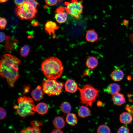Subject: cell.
Instances as JSON below:
<instances>
[{"label":"cell","instance_id":"obj_1","mask_svg":"<svg viewBox=\"0 0 133 133\" xmlns=\"http://www.w3.org/2000/svg\"><path fill=\"white\" fill-rule=\"evenodd\" d=\"M20 63L19 59L10 54H4L1 57L0 76L6 79L10 88L14 87L15 83L19 77L18 66Z\"/></svg>","mask_w":133,"mask_h":133},{"label":"cell","instance_id":"obj_2","mask_svg":"<svg viewBox=\"0 0 133 133\" xmlns=\"http://www.w3.org/2000/svg\"><path fill=\"white\" fill-rule=\"evenodd\" d=\"M44 75L48 79H56L59 78L63 71L62 63L58 58L51 57L44 60L41 65Z\"/></svg>","mask_w":133,"mask_h":133},{"label":"cell","instance_id":"obj_3","mask_svg":"<svg viewBox=\"0 0 133 133\" xmlns=\"http://www.w3.org/2000/svg\"><path fill=\"white\" fill-rule=\"evenodd\" d=\"M18 104L14 106L16 112L20 117L25 118L33 115L36 112V106L33 103L34 101L31 97L28 96H21L17 99Z\"/></svg>","mask_w":133,"mask_h":133},{"label":"cell","instance_id":"obj_4","mask_svg":"<svg viewBox=\"0 0 133 133\" xmlns=\"http://www.w3.org/2000/svg\"><path fill=\"white\" fill-rule=\"evenodd\" d=\"M80 92L81 102L86 106L91 107L93 103L99 96L100 91L90 84H86L80 88L78 87Z\"/></svg>","mask_w":133,"mask_h":133},{"label":"cell","instance_id":"obj_5","mask_svg":"<svg viewBox=\"0 0 133 133\" xmlns=\"http://www.w3.org/2000/svg\"><path fill=\"white\" fill-rule=\"evenodd\" d=\"M64 84L55 79H48L44 81L42 83L43 92L50 96L59 95L61 93Z\"/></svg>","mask_w":133,"mask_h":133},{"label":"cell","instance_id":"obj_6","mask_svg":"<svg viewBox=\"0 0 133 133\" xmlns=\"http://www.w3.org/2000/svg\"><path fill=\"white\" fill-rule=\"evenodd\" d=\"M37 12L36 8L25 2L17 6L15 10L16 14L22 20H31L35 17Z\"/></svg>","mask_w":133,"mask_h":133},{"label":"cell","instance_id":"obj_7","mask_svg":"<svg viewBox=\"0 0 133 133\" xmlns=\"http://www.w3.org/2000/svg\"><path fill=\"white\" fill-rule=\"evenodd\" d=\"M83 0H71L70 2H65L66 12L74 18H79L83 13Z\"/></svg>","mask_w":133,"mask_h":133},{"label":"cell","instance_id":"obj_8","mask_svg":"<svg viewBox=\"0 0 133 133\" xmlns=\"http://www.w3.org/2000/svg\"><path fill=\"white\" fill-rule=\"evenodd\" d=\"M66 11L65 7L63 6L59 7L56 9L55 18L59 23H63L67 20V14Z\"/></svg>","mask_w":133,"mask_h":133},{"label":"cell","instance_id":"obj_9","mask_svg":"<svg viewBox=\"0 0 133 133\" xmlns=\"http://www.w3.org/2000/svg\"><path fill=\"white\" fill-rule=\"evenodd\" d=\"M78 87L75 81L72 79L67 80L65 84V91L69 93H75L78 89Z\"/></svg>","mask_w":133,"mask_h":133},{"label":"cell","instance_id":"obj_10","mask_svg":"<svg viewBox=\"0 0 133 133\" xmlns=\"http://www.w3.org/2000/svg\"><path fill=\"white\" fill-rule=\"evenodd\" d=\"M59 27L56 23L51 21L47 22L45 25V30L50 35L51 33L54 34L55 31L58 29Z\"/></svg>","mask_w":133,"mask_h":133},{"label":"cell","instance_id":"obj_11","mask_svg":"<svg viewBox=\"0 0 133 133\" xmlns=\"http://www.w3.org/2000/svg\"><path fill=\"white\" fill-rule=\"evenodd\" d=\"M98 64V60L96 57L93 56H89L85 63L86 66L91 70L96 67Z\"/></svg>","mask_w":133,"mask_h":133},{"label":"cell","instance_id":"obj_12","mask_svg":"<svg viewBox=\"0 0 133 133\" xmlns=\"http://www.w3.org/2000/svg\"><path fill=\"white\" fill-rule=\"evenodd\" d=\"M112 99L114 103L118 106L122 105L126 102L124 95L119 93L113 95Z\"/></svg>","mask_w":133,"mask_h":133},{"label":"cell","instance_id":"obj_13","mask_svg":"<svg viewBox=\"0 0 133 133\" xmlns=\"http://www.w3.org/2000/svg\"><path fill=\"white\" fill-rule=\"evenodd\" d=\"M85 38L87 41L92 43L97 41L99 39L97 33L93 30H90L87 32Z\"/></svg>","mask_w":133,"mask_h":133},{"label":"cell","instance_id":"obj_14","mask_svg":"<svg viewBox=\"0 0 133 133\" xmlns=\"http://www.w3.org/2000/svg\"><path fill=\"white\" fill-rule=\"evenodd\" d=\"M43 91L41 89V86H38L31 93V96L33 99L36 101L40 100L43 97Z\"/></svg>","mask_w":133,"mask_h":133},{"label":"cell","instance_id":"obj_15","mask_svg":"<svg viewBox=\"0 0 133 133\" xmlns=\"http://www.w3.org/2000/svg\"><path fill=\"white\" fill-rule=\"evenodd\" d=\"M124 76V73L121 69H118L113 71L111 74L112 79L116 82L119 81L123 79Z\"/></svg>","mask_w":133,"mask_h":133},{"label":"cell","instance_id":"obj_16","mask_svg":"<svg viewBox=\"0 0 133 133\" xmlns=\"http://www.w3.org/2000/svg\"><path fill=\"white\" fill-rule=\"evenodd\" d=\"M121 90L120 85L113 83L109 85L106 89V91L110 94L113 95L119 93Z\"/></svg>","mask_w":133,"mask_h":133},{"label":"cell","instance_id":"obj_17","mask_svg":"<svg viewBox=\"0 0 133 133\" xmlns=\"http://www.w3.org/2000/svg\"><path fill=\"white\" fill-rule=\"evenodd\" d=\"M54 127L56 129H61L65 126V123L63 117L57 116L56 117L53 121Z\"/></svg>","mask_w":133,"mask_h":133},{"label":"cell","instance_id":"obj_18","mask_svg":"<svg viewBox=\"0 0 133 133\" xmlns=\"http://www.w3.org/2000/svg\"><path fill=\"white\" fill-rule=\"evenodd\" d=\"M132 116L128 112H123L120 114L119 116L120 122L124 124H129L132 121Z\"/></svg>","mask_w":133,"mask_h":133},{"label":"cell","instance_id":"obj_19","mask_svg":"<svg viewBox=\"0 0 133 133\" xmlns=\"http://www.w3.org/2000/svg\"><path fill=\"white\" fill-rule=\"evenodd\" d=\"M91 113V111L89 108L84 106H81L78 111L79 116L82 118H85L89 116Z\"/></svg>","mask_w":133,"mask_h":133},{"label":"cell","instance_id":"obj_20","mask_svg":"<svg viewBox=\"0 0 133 133\" xmlns=\"http://www.w3.org/2000/svg\"><path fill=\"white\" fill-rule=\"evenodd\" d=\"M36 112L40 115H44L47 112L48 108L47 104L44 102L38 103L36 106Z\"/></svg>","mask_w":133,"mask_h":133},{"label":"cell","instance_id":"obj_21","mask_svg":"<svg viewBox=\"0 0 133 133\" xmlns=\"http://www.w3.org/2000/svg\"><path fill=\"white\" fill-rule=\"evenodd\" d=\"M66 120L67 123L72 126H74L77 123V117L74 113H69L67 115L66 117Z\"/></svg>","mask_w":133,"mask_h":133},{"label":"cell","instance_id":"obj_22","mask_svg":"<svg viewBox=\"0 0 133 133\" xmlns=\"http://www.w3.org/2000/svg\"><path fill=\"white\" fill-rule=\"evenodd\" d=\"M20 133H42L39 127L32 126L28 127L22 129Z\"/></svg>","mask_w":133,"mask_h":133},{"label":"cell","instance_id":"obj_23","mask_svg":"<svg viewBox=\"0 0 133 133\" xmlns=\"http://www.w3.org/2000/svg\"><path fill=\"white\" fill-rule=\"evenodd\" d=\"M71 106L70 103L67 101L63 102L60 106L61 111L66 114L69 113L71 111Z\"/></svg>","mask_w":133,"mask_h":133},{"label":"cell","instance_id":"obj_24","mask_svg":"<svg viewBox=\"0 0 133 133\" xmlns=\"http://www.w3.org/2000/svg\"><path fill=\"white\" fill-rule=\"evenodd\" d=\"M30 51V48L27 45H25L21 47L20 50V53L21 57H25L29 54Z\"/></svg>","mask_w":133,"mask_h":133},{"label":"cell","instance_id":"obj_25","mask_svg":"<svg viewBox=\"0 0 133 133\" xmlns=\"http://www.w3.org/2000/svg\"><path fill=\"white\" fill-rule=\"evenodd\" d=\"M110 130L109 127L105 125H101L98 127L97 133H110Z\"/></svg>","mask_w":133,"mask_h":133},{"label":"cell","instance_id":"obj_26","mask_svg":"<svg viewBox=\"0 0 133 133\" xmlns=\"http://www.w3.org/2000/svg\"><path fill=\"white\" fill-rule=\"evenodd\" d=\"M31 126L39 127L43 124V121H42L37 120H33L30 123Z\"/></svg>","mask_w":133,"mask_h":133},{"label":"cell","instance_id":"obj_27","mask_svg":"<svg viewBox=\"0 0 133 133\" xmlns=\"http://www.w3.org/2000/svg\"><path fill=\"white\" fill-rule=\"evenodd\" d=\"M7 23V20L5 18L0 17V28L1 29L4 30L5 29Z\"/></svg>","mask_w":133,"mask_h":133},{"label":"cell","instance_id":"obj_28","mask_svg":"<svg viewBox=\"0 0 133 133\" xmlns=\"http://www.w3.org/2000/svg\"><path fill=\"white\" fill-rule=\"evenodd\" d=\"M117 133H129V130L127 127L122 126L118 129Z\"/></svg>","mask_w":133,"mask_h":133},{"label":"cell","instance_id":"obj_29","mask_svg":"<svg viewBox=\"0 0 133 133\" xmlns=\"http://www.w3.org/2000/svg\"><path fill=\"white\" fill-rule=\"evenodd\" d=\"M0 120L4 119L6 117V112L5 110L2 107H0Z\"/></svg>","mask_w":133,"mask_h":133},{"label":"cell","instance_id":"obj_30","mask_svg":"<svg viewBox=\"0 0 133 133\" xmlns=\"http://www.w3.org/2000/svg\"><path fill=\"white\" fill-rule=\"evenodd\" d=\"M25 2L35 8L36 7L37 3L35 0H26Z\"/></svg>","mask_w":133,"mask_h":133},{"label":"cell","instance_id":"obj_31","mask_svg":"<svg viewBox=\"0 0 133 133\" xmlns=\"http://www.w3.org/2000/svg\"><path fill=\"white\" fill-rule=\"evenodd\" d=\"M45 1L46 3L50 6H53L58 2V0H45Z\"/></svg>","mask_w":133,"mask_h":133},{"label":"cell","instance_id":"obj_32","mask_svg":"<svg viewBox=\"0 0 133 133\" xmlns=\"http://www.w3.org/2000/svg\"><path fill=\"white\" fill-rule=\"evenodd\" d=\"M125 108L128 111V112L133 117V106L127 105L126 106Z\"/></svg>","mask_w":133,"mask_h":133},{"label":"cell","instance_id":"obj_33","mask_svg":"<svg viewBox=\"0 0 133 133\" xmlns=\"http://www.w3.org/2000/svg\"><path fill=\"white\" fill-rule=\"evenodd\" d=\"M26 0H14L15 3L17 5H20L24 4Z\"/></svg>","mask_w":133,"mask_h":133},{"label":"cell","instance_id":"obj_34","mask_svg":"<svg viewBox=\"0 0 133 133\" xmlns=\"http://www.w3.org/2000/svg\"><path fill=\"white\" fill-rule=\"evenodd\" d=\"M6 38V36L5 34L3 32H0V42H2L5 40Z\"/></svg>","mask_w":133,"mask_h":133},{"label":"cell","instance_id":"obj_35","mask_svg":"<svg viewBox=\"0 0 133 133\" xmlns=\"http://www.w3.org/2000/svg\"><path fill=\"white\" fill-rule=\"evenodd\" d=\"M32 25L33 26H37L39 25L38 21L35 19L31 20V21Z\"/></svg>","mask_w":133,"mask_h":133},{"label":"cell","instance_id":"obj_36","mask_svg":"<svg viewBox=\"0 0 133 133\" xmlns=\"http://www.w3.org/2000/svg\"><path fill=\"white\" fill-rule=\"evenodd\" d=\"M50 133H64L60 129H56L53 130Z\"/></svg>","mask_w":133,"mask_h":133},{"label":"cell","instance_id":"obj_37","mask_svg":"<svg viewBox=\"0 0 133 133\" xmlns=\"http://www.w3.org/2000/svg\"><path fill=\"white\" fill-rule=\"evenodd\" d=\"M24 94L28 92L30 89V86L29 85L25 86L24 88Z\"/></svg>","mask_w":133,"mask_h":133},{"label":"cell","instance_id":"obj_38","mask_svg":"<svg viewBox=\"0 0 133 133\" xmlns=\"http://www.w3.org/2000/svg\"><path fill=\"white\" fill-rule=\"evenodd\" d=\"M91 70V69H89L85 71L83 73V75L84 76H85L89 75Z\"/></svg>","mask_w":133,"mask_h":133},{"label":"cell","instance_id":"obj_39","mask_svg":"<svg viewBox=\"0 0 133 133\" xmlns=\"http://www.w3.org/2000/svg\"><path fill=\"white\" fill-rule=\"evenodd\" d=\"M129 21L126 19L124 20L122 22V24L126 26L128 24Z\"/></svg>","mask_w":133,"mask_h":133},{"label":"cell","instance_id":"obj_40","mask_svg":"<svg viewBox=\"0 0 133 133\" xmlns=\"http://www.w3.org/2000/svg\"><path fill=\"white\" fill-rule=\"evenodd\" d=\"M102 104V102L100 101H98L97 102V105L98 106H101Z\"/></svg>","mask_w":133,"mask_h":133},{"label":"cell","instance_id":"obj_41","mask_svg":"<svg viewBox=\"0 0 133 133\" xmlns=\"http://www.w3.org/2000/svg\"><path fill=\"white\" fill-rule=\"evenodd\" d=\"M8 0H0V1L1 3H3L5 2Z\"/></svg>","mask_w":133,"mask_h":133},{"label":"cell","instance_id":"obj_42","mask_svg":"<svg viewBox=\"0 0 133 133\" xmlns=\"http://www.w3.org/2000/svg\"><path fill=\"white\" fill-rule=\"evenodd\" d=\"M58 0V2H61L63 0Z\"/></svg>","mask_w":133,"mask_h":133},{"label":"cell","instance_id":"obj_43","mask_svg":"<svg viewBox=\"0 0 133 133\" xmlns=\"http://www.w3.org/2000/svg\"></svg>","mask_w":133,"mask_h":133}]
</instances>
